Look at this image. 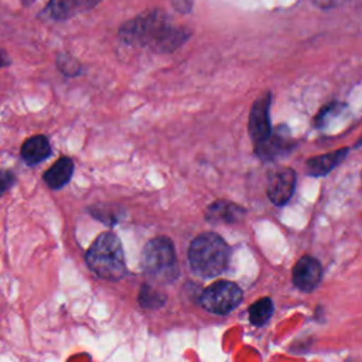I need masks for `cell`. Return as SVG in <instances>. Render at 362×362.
<instances>
[{
    "instance_id": "1",
    "label": "cell",
    "mask_w": 362,
    "mask_h": 362,
    "mask_svg": "<svg viewBox=\"0 0 362 362\" xmlns=\"http://www.w3.org/2000/svg\"><path fill=\"white\" fill-rule=\"evenodd\" d=\"M89 270L100 279L116 281L126 273L124 252L120 239L113 232L100 233L85 255Z\"/></svg>"
},
{
    "instance_id": "2",
    "label": "cell",
    "mask_w": 362,
    "mask_h": 362,
    "mask_svg": "<svg viewBox=\"0 0 362 362\" xmlns=\"http://www.w3.org/2000/svg\"><path fill=\"white\" fill-rule=\"evenodd\" d=\"M229 247L216 233L205 232L197 236L188 247V260L192 272L204 279L221 274L228 263Z\"/></svg>"
},
{
    "instance_id": "3",
    "label": "cell",
    "mask_w": 362,
    "mask_h": 362,
    "mask_svg": "<svg viewBox=\"0 0 362 362\" xmlns=\"http://www.w3.org/2000/svg\"><path fill=\"white\" fill-rule=\"evenodd\" d=\"M141 267L154 283L174 281L178 276V264L171 239L165 236L150 239L141 252Z\"/></svg>"
},
{
    "instance_id": "4",
    "label": "cell",
    "mask_w": 362,
    "mask_h": 362,
    "mask_svg": "<svg viewBox=\"0 0 362 362\" xmlns=\"http://www.w3.org/2000/svg\"><path fill=\"white\" fill-rule=\"evenodd\" d=\"M170 23L171 21L164 11L157 8L147 10L124 21L119 27L117 35L127 45L147 47L151 49Z\"/></svg>"
},
{
    "instance_id": "5",
    "label": "cell",
    "mask_w": 362,
    "mask_h": 362,
    "mask_svg": "<svg viewBox=\"0 0 362 362\" xmlns=\"http://www.w3.org/2000/svg\"><path fill=\"white\" fill-rule=\"evenodd\" d=\"M242 301V290L238 284L228 281V280H219L206 287L201 297L199 304L212 314H228L233 308L239 305Z\"/></svg>"
},
{
    "instance_id": "6",
    "label": "cell",
    "mask_w": 362,
    "mask_h": 362,
    "mask_svg": "<svg viewBox=\"0 0 362 362\" xmlns=\"http://www.w3.org/2000/svg\"><path fill=\"white\" fill-rule=\"evenodd\" d=\"M270 105H272V95L270 92H264L259 96L249 113V134L255 147L262 144L270 134H272V123H270Z\"/></svg>"
},
{
    "instance_id": "7",
    "label": "cell",
    "mask_w": 362,
    "mask_h": 362,
    "mask_svg": "<svg viewBox=\"0 0 362 362\" xmlns=\"http://www.w3.org/2000/svg\"><path fill=\"white\" fill-rule=\"evenodd\" d=\"M100 3L102 0H48L40 16L45 20L61 23L95 8Z\"/></svg>"
},
{
    "instance_id": "8",
    "label": "cell",
    "mask_w": 362,
    "mask_h": 362,
    "mask_svg": "<svg viewBox=\"0 0 362 362\" xmlns=\"http://www.w3.org/2000/svg\"><path fill=\"white\" fill-rule=\"evenodd\" d=\"M296 187V173L291 168L274 170L267 182V195L276 205H284L293 195Z\"/></svg>"
},
{
    "instance_id": "9",
    "label": "cell",
    "mask_w": 362,
    "mask_h": 362,
    "mask_svg": "<svg viewBox=\"0 0 362 362\" xmlns=\"http://www.w3.org/2000/svg\"><path fill=\"white\" fill-rule=\"evenodd\" d=\"M322 277V269L317 259L311 256L300 257L293 267V283L301 291H313L317 288Z\"/></svg>"
},
{
    "instance_id": "10",
    "label": "cell",
    "mask_w": 362,
    "mask_h": 362,
    "mask_svg": "<svg viewBox=\"0 0 362 362\" xmlns=\"http://www.w3.org/2000/svg\"><path fill=\"white\" fill-rule=\"evenodd\" d=\"M51 144L47 136L35 134L25 139L20 147V156L27 165H37L51 156Z\"/></svg>"
},
{
    "instance_id": "11",
    "label": "cell",
    "mask_w": 362,
    "mask_h": 362,
    "mask_svg": "<svg viewBox=\"0 0 362 362\" xmlns=\"http://www.w3.org/2000/svg\"><path fill=\"white\" fill-rule=\"evenodd\" d=\"M245 216V208L230 201H215L206 208L205 218L211 223H236Z\"/></svg>"
},
{
    "instance_id": "12",
    "label": "cell",
    "mask_w": 362,
    "mask_h": 362,
    "mask_svg": "<svg viewBox=\"0 0 362 362\" xmlns=\"http://www.w3.org/2000/svg\"><path fill=\"white\" fill-rule=\"evenodd\" d=\"M74 161L68 156L59 157L44 174L42 180L51 189H61L68 184L74 174Z\"/></svg>"
},
{
    "instance_id": "13",
    "label": "cell",
    "mask_w": 362,
    "mask_h": 362,
    "mask_svg": "<svg viewBox=\"0 0 362 362\" xmlns=\"http://www.w3.org/2000/svg\"><path fill=\"white\" fill-rule=\"evenodd\" d=\"M346 153H348V148H339V150L310 158L305 164L307 174H310L313 177H320V175L328 174L332 168H335L346 157Z\"/></svg>"
},
{
    "instance_id": "14",
    "label": "cell",
    "mask_w": 362,
    "mask_h": 362,
    "mask_svg": "<svg viewBox=\"0 0 362 362\" xmlns=\"http://www.w3.org/2000/svg\"><path fill=\"white\" fill-rule=\"evenodd\" d=\"M255 150H256V154L263 160H272L280 156L281 153H286L287 150H290V140L283 137L279 133L273 134L272 132V134L262 144L256 146Z\"/></svg>"
},
{
    "instance_id": "15",
    "label": "cell",
    "mask_w": 362,
    "mask_h": 362,
    "mask_svg": "<svg viewBox=\"0 0 362 362\" xmlns=\"http://www.w3.org/2000/svg\"><path fill=\"white\" fill-rule=\"evenodd\" d=\"M55 65L58 71L66 78H75L82 74V64L69 52H58L55 57Z\"/></svg>"
},
{
    "instance_id": "16",
    "label": "cell",
    "mask_w": 362,
    "mask_h": 362,
    "mask_svg": "<svg viewBox=\"0 0 362 362\" xmlns=\"http://www.w3.org/2000/svg\"><path fill=\"white\" fill-rule=\"evenodd\" d=\"M273 303L270 298L264 297V298H260L259 301H256L255 304H252L249 307V320L253 325H263L269 321V318L272 317L273 314Z\"/></svg>"
},
{
    "instance_id": "17",
    "label": "cell",
    "mask_w": 362,
    "mask_h": 362,
    "mask_svg": "<svg viewBox=\"0 0 362 362\" xmlns=\"http://www.w3.org/2000/svg\"><path fill=\"white\" fill-rule=\"evenodd\" d=\"M165 303V294L156 290L150 284H143L139 291V304L143 308L156 310L160 308Z\"/></svg>"
},
{
    "instance_id": "18",
    "label": "cell",
    "mask_w": 362,
    "mask_h": 362,
    "mask_svg": "<svg viewBox=\"0 0 362 362\" xmlns=\"http://www.w3.org/2000/svg\"><path fill=\"white\" fill-rule=\"evenodd\" d=\"M16 182V175L10 170H0V197Z\"/></svg>"
},
{
    "instance_id": "19",
    "label": "cell",
    "mask_w": 362,
    "mask_h": 362,
    "mask_svg": "<svg viewBox=\"0 0 362 362\" xmlns=\"http://www.w3.org/2000/svg\"><path fill=\"white\" fill-rule=\"evenodd\" d=\"M315 7L321 8V10H331L335 7L342 6L344 3H346L348 0H310Z\"/></svg>"
},
{
    "instance_id": "20",
    "label": "cell",
    "mask_w": 362,
    "mask_h": 362,
    "mask_svg": "<svg viewBox=\"0 0 362 362\" xmlns=\"http://www.w3.org/2000/svg\"><path fill=\"white\" fill-rule=\"evenodd\" d=\"M171 3L174 6V8L178 10L180 13H188L192 6L191 0H171Z\"/></svg>"
},
{
    "instance_id": "21",
    "label": "cell",
    "mask_w": 362,
    "mask_h": 362,
    "mask_svg": "<svg viewBox=\"0 0 362 362\" xmlns=\"http://www.w3.org/2000/svg\"><path fill=\"white\" fill-rule=\"evenodd\" d=\"M8 65H11V58L3 48H0V69L6 68Z\"/></svg>"
}]
</instances>
